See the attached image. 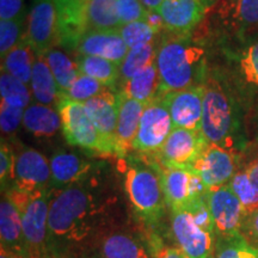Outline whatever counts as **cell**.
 I'll use <instances>...</instances> for the list:
<instances>
[{"label": "cell", "instance_id": "obj_44", "mask_svg": "<svg viewBox=\"0 0 258 258\" xmlns=\"http://www.w3.org/2000/svg\"><path fill=\"white\" fill-rule=\"evenodd\" d=\"M0 18L2 21L25 18L24 0H0Z\"/></svg>", "mask_w": 258, "mask_h": 258}, {"label": "cell", "instance_id": "obj_19", "mask_svg": "<svg viewBox=\"0 0 258 258\" xmlns=\"http://www.w3.org/2000/svg\"><path fill=\"white\" fill-rule=\"evenodd\" d=\"M84 106H85L88 115L91 118L93 124L96 125V128L99 131V133L120 147L117 138H116L118 115L117 93L105 91L86 101L84 103ZM122 154L124 157L123 152Z\"/></svg>", "mask_w": 258, "mask_h": 258}, {"label": "cell", "instance_id": "obj_37", "mask_svg": "<svg viewBox=\"0 0 258 258\" xmlns=\"http://www.w3.org/2000/svg\"><path fill=\"white\" fill-rule=\"evenodd\" d=\"M103 92H105V86L102 83L97 82L96 79L91 78V77L79 74L76 82L71 85V88L62 96L72 99L74 102H79L84 104L86 101L101 95Z\"/></svg>", "mask_w": 258, "mask_h": 258}, {"label": "cell", "instance_id": "obj_36", "mask_svg": "<svg viewBox=\"0 0 258 258\" xmlns=\"http://www.w3.org/2000/svg\"><path fill=\"white\" fill-rule=\"evenodd\" d=\"M117 30L129 49L151 43L154 41L156 35L158 34L156 29L151 27L146 21H139L121 25Z\"/></svg>", "mask_w": 258, "mask_h": 258}, {"label": "cell", "instance_id": "obj_35", "mask_svg": "<svg viewBox=\"0 0 258 258\" xmlns=\"http://www.w3.org/2000/svg\"><path fill=\"white\" fill-rule=\"evenodd\" d=\"M228 185L243 205L245 214L258 209V189L251 182L245 170L237 171Z\"/></svg>", "mask_w": 258, "mask_h": 258}, {"label": "cell", "instance_id": "obj_45", "mask_svg": "<svg viewBox=\"0 0 258 258\" xmlns=\"http://www.w3.org/2000/svg\"><path fill=\"white\" fill-rule=\"evenodd\" d=\"M152 258H184V253L178 247H167L159 243V240L154 241Z\"/></svg>", "mask_w": 258, "mask_h": 258}, {"label": "cell", "instance_id": "obj_52", "mask_svg": "<svg viewBox=\"0 0 258 258\" xmlns=\"http://www.w3.org/2000/svg\"><path fill=\"white\" fill-rule=\"evenodd\" d=\"M257 140H258V137H257Z\"/></svg>", "mask_w": 258, "mask_h": 258}, {"label": "cell", "instance_id": "obj_38", "mask_svg": "<svg viewBox=\"0 0 258 258\" xmlns=\"http://www.w3.org/2000/svg\"><path fill=\"white\" fill-rule=\"evenodd\" d=\"M25 18L15 21L0 22V54L2 59L5 57L14 48H16L23 40V23Z\"/></svg>", "mask_w": 258, "mask_h": 258}, {"label": "cell", "instance_id": "obj_1", "mask_svg": "<svg viewBox=\"0 0 258 258\" xmlns=\"http://www.w3.org/2000/svg\"><path fill=\"white\" fill-rule=\"evenodd\" d=\"M160 95L200 86L206 76L205 48L186 37L166 38L157 50Z\"/></svg>", "mask_w": 258, "mask_h": 258}, {"label": "cell", "instance_id": "obj_7", "mask_svg": "<svg viewBox=\"0 0 258 258\" xmlns=\"http://www.w3.org/2000/svg\"><path fill=\"white\" fill-rule=\"evenodd\" d=\"M172 129L169 109L160 97L145 108L132 148L145 156L157 157Z\"/></svg>", "mask_w": 258, "mask_h": 258}, {"label": "cell", "instance_id": "obj_24", "mask_svg": "<svg viewBox=\"0 0 258 258\" xmlns=\"http://www.w3.org/2000/svg\"><path fill=\"white\" fill-rule=\"evenodd\" d=\"M121 88V91L129 98L143 102L145 104L160 98V79L157 63L153 62L141 72L135 74Z\"/></svg>", "mask_w": 258, "mask_h": 258}, {"label": "cell", "instance_id": "obj_18", "mask_svg": "<svg viewBox=\"0 0 258 258\" xmlns=\"http://www.w3.org/2000/svg\"><path fill=\"white\" fill-rule=\"evenodd\" d=\"M77 51L79 55L104 57L120 66L129 48L116 30H90L80 38Z\"/></svg>", "mask_w": 258, "mask_h": 258}, {"label": "cell", "instance_id": "obj_41", "mask_svg": "<svg viewBox=\"0 0 258 258\" xmlns=\"http://www.w3.org/2000/svg\"><path fill=\"white\" fill-rule=\"evenodd\" d=\"M24 110L2 102L0 106V127L4 134H12L17 131L19 124L23 123Z\"/></svg>", "mask_w": 258, "mask_h": 258}, {"label": "cell", "instance_id": "obj_4", "mask_svg": "<svg viewBox=\"0 0 258 258\" xmlns=\"http://www.w3.org/2000/svg\"><path fill=\"white\" fill-rule=\"evenodd\" d=\"M5 195L14 202L21 213L22 225L28 254L30 258H47L49 246V205L50 190L24 192L12 186Z\"/></svg>", "mask_w": 258, "mask_h": 258}, {"label": "cell", "instance_id": "obj_11", "mask_svg": "<svg viewBox=\"0 0 258 258\" xmlns=\"http://www.w3.org/2000/svg\"><path fill=\"white\" fill-rule=\"evenodd\" d=\"M207 144L201 131L173 128L157 158L161 166L191 169Z\"/></svg>", "mask_w": 258, "mask_h": 258}, {"label": "cell", "instance_id": "obj_25", "mask_svg": "<svg viewBox=\"0 0 258 258\" xmlns=\"http://www.w3.org/2000/svg\"><path fill=\"white\" fill-rule=\"evenodd\" d=\"M30 85L32 97L38 104L48 106L57 104L60 98L59 88L44 56L36 55Z\"/></svg>", "mask_w": 258, "mask_h": 258}, {"label": "cell", "instance_id": "obj_32", "mask_svg": "<svg viewBox=\"0 0 258 258\" xmlns=\"http://www.w3.org/2000/svg\"><path fill=\"white\" fill-rule=\"evenodd\" d=\"M158 44L156 40L141 47L132 48L128 50L124 60L120 64V84L121 86L128 82L132 77L156 62Z\"/></svg>", "mask_w": 258, "mask_h": 258}, {"label": "cell", "instance_id": "obj_6", "mask_svg": "<svg viewBox=\"0 0 258 258\" xmlns=\"http://www.w3.org/2000/svg\"><path fill=\"white\" fill-rule=\"evenodd\" d=\"M124 188L139 217L148 224H156L166 203L159 176L146 167L132 166L125 173Z\"/></svg>", "mask_w": 258, "mask_h": 258}, {"label": "cell", "instance_id": "obj_26", "mask_svg": "<svg viewBox=\"0 0 258 258\" xmlns=\"http://www.w3.org/2000/svg\"><path fill=\"white\" fill-rule=\"evenodd\" d=\"M218 11L232 27L240 30L258 28V0H220Z\"/></svg>", "mask_w": 258, "mask_h": 258}, {"label": "cell", "instance_id": "obj_16", "mask_svg": "<svg viewBox=\"0 0 258 258\" xmlns=\"http://www.w3.org/2000/svg\"><path fill=\"white\" fill-rule=\"evenodd\" d=\"M57 16L56 42L69 49H77L80 38L89 31L85 18L88 0H54Z\"/></svg>", "mask_w": 258, "mask_h": 258}, {"label": "cell", "instance_id": "obj_39", "mask_svg": "<svg viewBox=\"0 0 258 258\" xmlns=\"http://www.w3.org/2000/svg\"><path fill=\"white\" fill-rule=\"evenodd\" d=\"M239 69L245 82L258 86V42L247 47L241 54Z\"/></svg>", "mask_w": 258, "mask_h": 258}, {"label": "cell", "instance_id": "obj_29", "mask_svg": "<svg viewBox=\"0 0 258 258\" xmlns=\"http://www.w3.org/2000/svg\"><path fill=\"white\" fill-rule=\"evenodd\" d=\"M76 62L80 74L91 77L104 86L114 88L120 80V66L104 57L78 55Z\"/></svg>", "mask_w": 258, "mask_h": 258}, {"label": "cell", "instance_id": "obj_22", "mask_svg": "<svg viewBox=\"0 0 258 258\" xmlns=\"http://www.w3.org/2000/svg\"><path fill=\"white\" fill-rule=\"evenodd\" d=\"M51 188L64 189L73 185L91 170V163L84 160L76 153L60 151L50 159Z\"/></svg>", "mask_w": 258, "mask_h": 258}, {"label": "cell", "instance_id": "obj_5", "mask_svg": "<svg viewBox=\"0 0 258 258\" xmlns=\"http://www.w3.org/2000/svg\"><path fill=\"white\" fill-rule=\"evenodd\" d=\"M56 108L60 114L62 133L67 144L99 156L123 157L117 145L99 133L83 103L74 102L61 96Z\"/></svg>", "mask_w": 258, "mask_h": 258}, {"label": "cell", "instance_id": "obj_3", "mask_svg": "<svg viewBox=\"0 0 258 258\" xmlns=\"http://www.w3.org/2000/svg\"><path fill=\"white\" fill-rule=\"evenodd\" d=\"M201 132L208 143L231 148L239 133V120L230 93L220 83L211 80L203 85Z\"/></svg>", "mask_w": 258, "mask_h": 258}, {"label": "cell", "instance_id": "obj_33", "mask_svg": "<svg viewBox=\"0 0 258 258\" xmlns=\"http://www.w3.org/2000/svg\"><path fill=\"white\" fill-rule=\"evenodd\" d=\"M0 95H2V102L14 108L24 110L30 105L31 93L29 91L28 85L6 72H2L0 77Z\"/></svg>", "mask_w": 258, "mask_h": 258}, {"label": "cell", "instance_id": "obj_23", "mask_svg": "<svg viewBox=\"0 0 258 258\" xmlns=\"http://www.w3.org/2000/svg\"><path fill=\"white\" fill-rule=\"evenodd\" d=\"M23 127L37 138H50L62 129V124L59 111L51 106L34 103L24 110Z\"/></svg>", "mask_w": 258, "mask_h": 258}, {"label": "cell", "instance_id": "obj_20", "mask_svg": "<svg viewBox=\"0 0 258 258\" xmlns=\"http://www.w3.org/2000/svg\"><path fill=\"white\" fill-rule=\"evenodd\" d=\"M0 240L2 249L28 254L21 213L6 195L0 202Z\"/></svg>", "mask_w": 258, "mask_h": 258}, {"label": "cell", "instance_id": "obj_15", "mask_svg": "<svg viewBox=\"0 0 258 258\" xmlns=\"http://www.w3.org/2000/svg\"><path fill=\"white\" fill-rule=\"evenodd\" d=\"M163 101L169 109L173 128L201 131L203 85L166 93Z\"/></svg>", "mask_w": 258, "mask_h": 258}, {"label": "cell", "instance_id": "obj_34", "mask_svg": "<svg viewBox=\"0 0 258 258\" xmlns=\"http://www.w3.org/2000/svg\"><path fill=\"white\" fill-rule=\"evenodd\" d=\"M213 258H258V249L251 246L241 234L217 238Z\"/></svg>", "mask_w": 258, "mask_h": 258}, {"label": "cell", "instance_id": "obj_51", "mask_svg": "<svg viewBox=\"0 0 258 258\" xmlns=\"http://www.w3.org/2000/svg\"><path fill=\"white\" fill-rule=\"evenodd\" d=\"M184 258H189V257H186V256H184ZM208 258H213V256H211V257H208Z\"/></svg>", "mask_w": 258, "mask_h": 258}, {"label": "cell", "instance_id": "obj_17", "mask_svg": "<svg viewBox=\"0 0 258 258\" xmlns=\"http://www.w3.org/2000/svg\"><path fill=\"white\" fill-rule=\"evenodd\" d=\"M158 12L166 30L184 35L202 21L207 9L200 0H164Z\"/></svg>", "mask_w": 258, "mask_h": 258}, {"label": "cell", "instance_id": "obj_9", "mask_svg": "<svg viewBox=\"0 0 258 258\" xmlns=\"http://www.w3.org/2000/svg\"><path fill=\"white\" fill-rule=\"evenodd\" d=\"M238 158L234 151L208 143L196 159L191 170L201 177L208 190L230 183L238 171Z\"/></svg>", "mask_w": 258, "mask_h": 258}, {"label": "cell", "instance_id": "obj_14", "mask_svg": "<svg viewBox=\"0 0 258 258\" xmlns=\"http://www.w3.org/2000/svg\"><path fill=\"white\" fill-rule=\"evenodd\" d=\"M14 188L24 192L48 190L51 182L50 163L34 148H24L15 157Z\"/></svg>", "mask_w": 258, "mask_h": 258}, {"label": "cell", "instance_id": "obj_13", "mask_svg": "<svg viewBox=\"0 0 258 258\" xmlns=\"http://www.w3.org/2000/svg\"><path fill=\"white\" fill-rule=\"evenodd\" d=\"M171 231L178 249L189 258H208L213 256L217 237L203 230L185 211L172 212Z\"/></svg>", "mask_w": 258, "mask_h": 258}, {"label": "cell", "instance_id": "obj_10", "mask_svg": "<svg viewBox=\"0 0 258 258\" xmlns=\"http://www.w3.org/2000/svg\"><path fill=\"white\" fill-rule=\"evenodd\" d=\"M25 23V40L36 55L43 56L56 42L57 16L55 2L34 0Z\"/></svg>", "mask_w": 258, "mask_h": 258}, {"label": "cell", "instance_id": "obj_47", "mask_svg": "<svg viewBox=\"0 0 258 258\" xmlns=\"http://www.w3.org/2000/svg\"><path fill=\"white\" fill-rule=\"evenodd\" d=\"M146 22L151 25V27L156 29L158 32L164 28L163 18H161V16L158 11H148Z\"/></svg>", "mask_w": 258, "mask_h": 258}, {"label": "cell", "instance_id": "obj_21", "mask_svg": "<svg viewBox=\"0 0 258 258\" xmlns=\"http://www.w3.org/2000/svg\"><path fill=\"white\" fill-rule=\"evenodd\" d=\"M118 98V115L116 138L120 145L122 152H127L129 147L133 146L134 139L137 137L141 116L144 114L147 104L143 102L129 98L122 91L117 92Z\"/></svg>", "mask_w": 258, "mask_h": 258}, {"label": "cell", "instance_id": "obj_27", "mask_svg": "<svg viewBox=\"0 0 258 258\" xmlns=\"http://www.w3.org/2000/svg\"><path fill=\"white\" fill-rule=\"evenodd\" d=\"M35 60H36V54L24 37L17 47L2 59V72L9 73L10 76L15 77L16 79L28 85L31 83Z\"/></svg>", "mask_w": 258, "mask_h": 258}, {"label": "cell", "instance_id": "obj_30", "mask_svg": "<svg viewBox=\"0 0 258 258\" xmlns=\"http://www.w3.org/2000/svg\"><path fill=\"white\" fill-rule=\"evenodd\" d=\"M43 56L56 80L61 97L67 92V90L79 77L80 73L77 62L72 61V59L62 50L54 49V48L48 50Z\"/></svg>", "mask_w": 258, "mask_h": 258}, {"label": "cell", "instance_id": "obj_49", "mask_svg": "<svg viewBox=\"0 0 258 258\" xmlns=\"http://www.w3.org/2000/svg\"><path fill=\"white\" fill-rule=\"evenodd\" d=\"M0 258H30V257H29L28 254L12 252V251L2 249V252H0Z\"/></svg>", "mask_w": 258, "mask_h": 258}, {"label": "cell", "instance_id": "obj_12", "mask_svg": "<svg viewBox=\"0 0 258 258\" xmlns=\"http://www.w3.org/2000/svg\"><path fill=\"white\" fill-rule=\"evenodd\" d=\"M208 206L214 222L215 237H232L240 234L245 218L243 205L226 184L208 191Z\"/></svg>", "mask_w": 258, "mask_h": 258}, {"label": "cell", "instance_id": "obj_8", "mask_svg": "<svg viewBox=\"0 0 258 258\" xmlns=\"http://www.w3.org/2000/svg\"><path fill=\"white\" fill-rule=\"evenodd\" d=\"M158 171L165 202L172 212L184 208L192 200L202 198L209 191L201 177L191 169L157 166Z\"/></svg>", "mask_w": 258, "mask_h": 258}, {"label": "cell", "instance_id": "obj_28", "mask_svg": "<svg viewBox=\"0 0 258 258\" xmlns=\"http://www.w3.org/2000/svg\"><path fill=\"white\" fill-rule=\"evenodd\" d=\"M85 18L90 30H116L121 27L116 0H88Z\"/></svg>", "mask_w": 258, "mask_h": 258}, {"label": "cell", "instance_id": "obj_46", "mask_svg": "<svg viewBox=\"0 0 258 258\" xmlns=\"http://www.w3.org/2000/svg\"><path fill=\"white\" fill-rule=\"evenodd\" d=\"M245 172L247 173L251 182L253 183L254 186L258 189V157L254 158L245 166Z\"/></svg>", "mask_w": 258, "mask_h": 258}, {"label": "cell", "instance_id": "obj_43", "mask_svg": "<svg viewBox=\"0 0 258 258\" xmlns=\"http://www.w3.org/2000/svg\"><path fill=\"white\" fill-rule=\"evenodd\" d=\"M240 234L251 246L258 249V209L245 214Z\"/></svg>", "mask_w": 258, "mask_h": 258}, {"label": "cell", "instance_id": "obj_42", "mask_svg": "<svg viewBox=\"0 0 258 258\" xmlns=\"http://www.w3.org/2000/svg\"><path fill=\"white\" fill-rule=\"evenodd\" d=\"M15 169V154L12 153L11 148L8 144L2 141L0 148V180H2V188L4 190L10 179L14 177Z\"/></svg>", "mask_w": 258, "mask_h": 258}, {"label": "cell", "instance_id": "obj_48", "mask_svg": "<svg viewBox=\"0 0 258 258\" xmlns=\"http://www.w3.org/2000/svg\"><path fill=\"white\" fill-rule=\"evenodd\" d=\"M148 11H158L164 0H140Z\"/></svg>", "mask_w": 258, "mask_h": 258}, {"label": "cell", "instance_id": "obj_50", "mask_svg": "<svg viewBox=\"0 0 258 258\" xmlns=\"http://www.w3.org/2000/svg\"><path fill=\"white\" fill-rule=\"evenodd\" d=\"M200 2L202 3L203 6H205L208 11L209 9H212L213 6H215V4H217L218 2H220V0H200Z\"/></svg>", "mask_w": 258, "mask_h": 258}, {"label": "cell", "instance_id": "obj_31", "mask_svg": "<svg viewBox=\"0 0 258 258\" xmlns=\"http://www.w3.org/2000/svg\"><path fill=\"white\" fill-rule=\"evenodd\" d=\"M102 258H152L140 241L127 234L109 235L102 244Z\"/></svg>", "mask_w": 258, "mask_h": 258}, {"label": "cell", "instance_id": "obj_40", "mask_svg": "<svg viewBox=\"0 0 258 258\" xmlns=\"http://www.w3.org/2000/svg\"><path fill=\"white\" fill-rule=\"evenodd\" d=\"M116 4H117V16L121 25L146 21L148 10L140 0H116Z\"/></svg>", "mask_w": 258, "mask_h": 258}, {"label": "cell", "instance_id": "obj_2", "mask_svg": "<svg viewBox=\"0 0 258 258\" xmlns=\"http://www.w3.org/2000/svg\"><path fill=\"white\" fill-rule=\"evenodd\" d=\"M92 214V196L78 185L67 186L51 199L49 205V241L80 239L88 230Z\"/></svg>", "mask_w": 258, "mask_h": 258}]
</instances>
